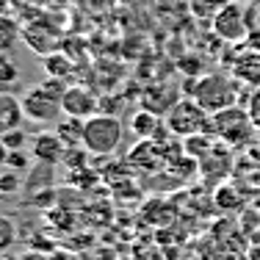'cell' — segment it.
<instances>
[{"instance_id":"cell-6","label":"cell","mask_w":260,"mask_h":260,"mask_svg":"<svg viewBox=\"0 0 260 260\" xmlns=\"http://www.w3.org/2000/svg\"><path fill=\"white\" fill-rule=\"evenodd\" d=\"M210 25H213V34L219 36V39L230 42V45L244 42L246 36H249V9H246L244 3L230 0Z\"/></svg>"},{"instance_id":"cell-19","label":"cell","mask_w":260,"mask_h":260,"mask_svg":"<svg viewBox=\"0 0 260 260\" xmlns=\"http://www.w3.org/2000/svg\"><path fill=\"white\" fill-rule=\"evenodd\" d=\"M0 139H3V144L9 147V150H25V144H28V133L22 127L9 130V133H3Z\"/></svg>"},{"instance_id":"cell-5","label":"cell","mask_w":260,"mask_h":260,"mask_svg":"<svg viewBox=\"0 0 260 260\" xmlns=\"http://www.w3.org/2000/svg\"><path fill=\"white\" fill-rule=\"evenodd\" d=\"M210 133L216 139H221L230 147H241L246 141H252V136L257 133L255 122H252L249 111L241 108V105H233V108H224L219 114H213V127Z\"/></svg>"},{"instance_id":"cell-12","label":"cell","mask_w":260,"mask_h":260,"mask_svg":"<svg viewBox=\"0 0 260 260\" xmlns=\"http://www.w3.org/2000/svg\"><path fill=\"white\" fill-rule=\"evenodd\" d=\"M42 67H45L47 78L64 80V78L72 72V58H70V55H64V53H53V50H50L45 58H42Z\"/></svg>"},{"instance_id":"cell-21","label":"cell","mask_w":260,"mask_h":260,"mask_svg":"<svg viewBox=\"0 0 260 260\" xmlns=\"http://www.w3.org/2000/svg\"><path fill=\"white\" fill-rule=\"evenodd\" d=\"M246 111H249L252 122H255V127H257V133H260V86H257V89H252V94H249V105H246Z\"/></svg>"},{"instance_id":"cell-7","label":"cell","mask_w":260,"mask_h":260,"mask_svg":"<svg viewBox=\"0 0 260 260\" xmlns=\"http://www.w3.org/2000/svg\"><path fill=\"white\" fill-rule=\"evenodd\" d=\"M67 150H70V147L61 141V136L55 133V130H42V133H36L34 139H30V155H34L36 164L55 166V164L64 160Z\"/></svg>"},{"instance_id":"cell-11","label":"cell","mask_w":260,"mask_h":260,"mask_svg":"<svg viewBox=\"0 0 260 260\" xmlns=\"http://www.w3.org/2000/svg\"><path fill=\"white\" fill-rule=\"evenodd\" d=\"M158 114H152V111H147V108H141V111H136L133 116H130V130H133L139 139H152V136L158 133Z\"/></svg>"},{"instance_id":"cell-14","label":"cell","mask_w":260,"mask_h":260,"mask_svg":"<svg viewBox=\"0 0 260 260\" xmlns=\"http://www.w3.org/2000/svg\"><path fill=\"white\" fill-rule=\"evenodd\" d=\"M230 0H191V14L200 22H213Z\"/></svg>"},{"instance_id":"cell-10","label":"cell","mask_w":260,"mask_h":260,"mask_svg":"<svg viewBox=\"0 0 260 260\" xmlns=\"http://www.w3.org/2000/svg\"><path fill=\"white\" fill-rule=\"evenodd\" d=\"M233 75L238 78L241 83L257 89V86H260V50L241 55V58L233 64Z\"/></svg>"},{"instance_id":"cell-17","label":"cell","mask_w":260,"mask_h":260,"mask_svg":"<svg viewBox=\"0 0 260 260\" xmlns=\"http://www.w3.org/2000/svg\"><path fill=\"white\" fill-rule=\"evenodd\" d=\"M22 188V175L14 169H0V197H14Z\"/></svg>"},{"instance_id":"cell-18","label":"cell","mask_w":260,"mask_h":260,"mask_svg":"<svg viewBox=\"0 0 260 260\" xmlns=\"http://www.w3.org/2000/svg\"><path fill=\"white\" fill-rule=\"evenodd\" d=\"M34 155H28L25 150H9V158H6V166L3 169H14V172H28L30 169V164H34V160H30Z\"/></svg>"},{"instance_id":"cell-8","label":"cell","mask_w":260,"mask_h":260,"mask_svg":"<svg viewBox=\"0 0 260 260\" xmlns=\"http://www.w3.org/2000/svg\"><path fill=\"white\" fill-rule=\"evenodd\" d=\"M97 97L91 89L86 86H67L64 97H61V108H64V116H72V119H89V116L97 114Z\"/></svg>"},{"instance_id":"cell-4","label":"cell","mask_w":260,"mask_h":260,"mask_svg":"<svg viewBox=\"0 0 260 260\" xmlns=\"http://www.w3.org/2000/svg\"><path fill=\"white\" fill-rule=\"evenodd\" d=\"M213 114H208L197 100H177L166 114V130L177 139H191L197 133H210ZM213 136V133H210Z\"/></svg>"},{"instance_id":"cell-23","label":"cell","mask_w":260,"mask_h":260,"mask_svg":"<svg viewBox=\"0 0 260 260\" xmlns=\"http://www.w3.org/2000/svg\"><path fill=\"white\" fill-rule=\"evenodd\" d=\"M6 61H9V58H6V53H3V50H0V67H3V64H6Z\"/></svg>"},{"instance_id":"cell-3","label":"cell","mask_w":260,"mask_h":260,"mask_svg":"<svg viewBox=\"0 0 260 260\" xmlns=\"http://www.w3.org/2000/svg\"><path fill=\"white\" fill-rule=\"evenodd\" d=\"M125 139V125L116 114L97 111L94 116L83 122V150L91 155H114Z\"/></svg>"},{"instance_id":"cell-1","label":"cell","mask_w":260,"mask_h":260,"mask_svg":"<svg viewBox=\"0 0 260 260\" xmlns=\"http://www.w3.org/2000/svg\"><path fill=\"white\" fill-rule=\"evenodd\" d=\"M64 91H67V83L58 78H47L39 86L25 89V94L20 97L25 119L36 122V125H58L64 119V108H61Z\"/></svg>"},{"instance_id":"cell-15","label":"cell","mask_w":260,"mask_h":260,"mask_svg":"<svg viewBox=\"0 0 260 260\" xmlns=\"http://www.w3.org/2000/svg\"><path fill=\"white\" fill-rule=\"evenodd\" d=\"M17 39H20V28H17V22L0 14V50L9 53L11 47L17 45Z\"/></svg>"},{"instance_id":"cell-22","label":"cell","mask_w":260,"mask_h":260,"mask_svg":"<svg viewBox=\"0 0 260 260\" xmlns=\"http://www.w3.org/2000/svg\"><path fill=\"white\" fill-rule=\"evenodd\" d=\"M6 158H9V147H6L3 139H0V169L6 166Z\"/></svg>"},{"instance_id":"cell-2","label":"cell","mask_w":260,"mask_h":260,"mask_svg":"<svg viewBox=\"0 0 260 260\" xmlns=\"http://www.w3.org/2000/svg\"><path fill=\"white\" fill-rule=\"evenodd\" d=\"M238 83L235 75H224V72H210L202 75L197 83H191V100H197L208 114H219L224 108L238 105Z\"/></svg>"},{"instance_id":"cell-9","label":"cell","mask_w":260,"mask_h":260,"mask_svg":"<svg viewBox=\"0 0 260 260\" xmlns=\"http://www.w3.org/2000/svg\"><path fill=\"white\" fill-rule=\"evenodd\" d=\"M22 122H25L22 100L11 91H0V136L14 127H22Z\"/></svg>"},{"instance_id":"cell-13","label":"cell","mask_w":260,"mask_h":260,"mask_svg":"<svg viewBox=\"0 0 260 260\" xmlns=\"http://www.w3.org/2000/svg\"><path fill=\"white\" fill-rule=\"evenodd\" d=\"M55 133L61 136V141H64L67 147L83 144V119H72V116H64V119L55 125Z\"/></svg>"},{"instance_id":"cell-24","label":"cell","mask_w":260,"mask_h":260,"mask_svg":"<svg viewBox=\"0 0 260 260\" xmlns=\"http://www.w3.org/2000/svg\"><path fill=\"white\" fill-rule=\"evenodd\" d=\"M255 3H260V0H255Z\"/></svg>"},{"instance_id":"cell-16","label":"cell","mask_w":260,"mask_h":260,"mask_svg":"<svg viewBox=\"0 0 260 260\" xmlns=\"http://www.w3.org/2000/svg\"><path fill=\"white\" fill-rule=\"evenodd\" d=\"M17 244V221L11 216H0V255Z\"/></svg>"},{"instance_id":"cell-20","label":"cell","mask_w":260,"mask_h":260,"mask_svg":"<svg viewBox=\"0 0 260 260\" xmlns=\"http://www.w3.org/2000/svg\"><path fill=\"white\" fill-rule=\"evenodd\" d=\"M17 78H20L17 64H14V61H6V64L0 67V91H9V86L17 83Z\"/></svg>"}]
</instances>
